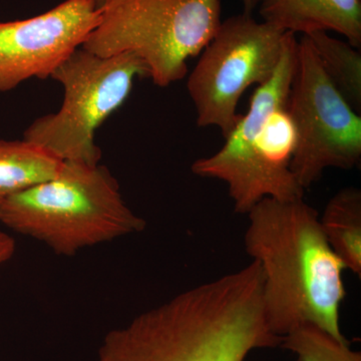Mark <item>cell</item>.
<instances>
[{
	"instance_id": "cell-8",
	"label": "cell",
	"mask_w": 361,
	"mask_h": 361,
	"mask_svg": "<svg viewBox=\"0 0 361 361\" xmlns=\"http://www.w3.org/2000/svg\"><path fill=\"white\" fill-rule=\"evenodd\" d=\"M297 132L291 170L304 190L329 169L353 170L361 161V116L339 94L302 35L287 99Z\"/></svg>"
},
{
	"instance_id": "cell-17",
	"label": "cell",
	"mask_w": 361,
	"mask_h": 361,
	"mask_svg": "<svg viewBox=\"0 0 361 361\" xmlns=\"http://www.w3.org/2000/svg\"><path fill=\"white\" fill-rule=\"evenodd\" d=\"M111 0H94L96 2L97 6L99 7V9L103 8V7L106 6V4L110 2Z\"/></svg>"
},
{
	"instance_id": "cell-2",
	"label": "cell",
	"mask_w": 361,
	"mask_h": 361,
	"mask_svg": "<svg viewBox=\"0 0 361 361\" xmlns=\"http://www.w3.org/2000/svg\"><path fill=\"white\" fill-rule=\"evenodd\" d=\"M247 215L244 244L262 271L271 331L282 338L299 325L312 324L349 342L341 327L346 269L325 238L315 209L303 199L267 198Z\"/></svg>"
},
{
	"instance_id": "cell-14",
	"label": "cell",
	"mask_w": 361,
	"mask_h": 361,
	"mask_svg": "<svg viewBox=\"0 0 361 361\" xmlns=\"http://www.w3.org/2000/svg\"><path fill=\"white\" fill-rule=\"evenodd\" d=\"M280 346L295 353L299 361H361L349 342L337 341L312 324H302L282 337Z\"/></svg>"
},
{
	"instance_id": "cell-12",
	"label": "cell",
	"mask_w": 361,
	"mask_h": 361,
	"mask_svg": "<svg viewBox=\"0 0 361 361\" xmlns=\"http://www.w3.org/2000/svg\"><path fill=\"white\" fill-rule=\"evenodd\" d=\"M320 226L345 269L361 275V192L355 187L337 192L325 206Z\"/></svg>"
},
{
	"instance_id": "cell-16",
	"label": "cell",
	"mask_w": 361,
	"mask_h": 361,
	"mask_svg": "<svg viewBox=\"0 0 361 361\" xmlns=\"http://www.w3.org/2000/svg\"><path fill=\"white\" fill-rule=\"evenodd\" d=\"M243 6V13L252 14L259 6L260 0H240Z\"/></svg>"
},
{
	"instance_id": "cell-1",
	"label": "cell",
	"mask_w": 361,
	"mask_h": 361,
	"mask_svg": "<svg viewBox=\"0 0 361 361\" xmlns=\"http://www.w3.org/2000/svg\"><path fill=\"white\" fill-rule=\"evenodd\" d=\"M281 341L266 322L263 275L251 261L111 330L96 361H245Z\"/></svg>"
},
{
	"instance_id": "cell-4",
	"label": "cell",
	"mask_w": 361,
	"mask_h": 361,
	"mask_svg": "<svg viewBox=\"0 0 361 361\" xmlns=\"http://www.w3.org/2000/svg\"><path fill=\"white\" fill-rule=\"evenodd\" d=\"M0 223L63 256L147 226L125 203L108 168L75 161H63L52 179L0 201Z\"/></svg>"
},
{
	"instance_id": "cell-11",
	"label": "cell",
	"mask_w": 361,
	"mask_h": 361,
	"mask_svg": "<svg viewBox=\"0 0 361 361\" xmlns=\"http://www.w3.org/2000/svg\"><path fill=\"white\" fill-rule=\"evenodd\" d=\"M63 164L35 142L0 140V201L52 179Z\"/></svg>"
},
{
	"instance_id": "cell-5",
	"label": "cell",
	"mask_w": 361,
	"mask_h": 361,
	"mask_svg": "<svg viewBox=\"0 0 361 361\" xmlns=\"http://www.w3.org/2000/svg\"><path fill=\"white\" fill-rule=\"evenodd\" d=\"M82 47L109 56L141 58L154 84L183 80L188 59L199 56L222 23L221 0H111Z\"/></svg>"
},
{
	"instance_id": "cell-15",
	"label": "cell",
	"mask_w": 361,
	"mask_h": 361,
	"mask_svg": "<svg viewBox=\"0 0 361 361\" xmlns=\"http://www.w3.org/2000/svg\"><path fill=\"white\" fill-rule=\"evenodd\" d=\"M16 250V244L13 237L0 230V265L11 260Z\"/></svg>"
},
{
	"instance_id": "cell-7",
	"label": "cell",
	"mask_w": 361,
	"mask_h": 361,
	"mask_svg": "<svg viewBox=\"0 0 361 361\" xmlns=\"http://www.w3.org/2000/svg\"><path fill=\"white\" fill-rule=\"evenodd\" d=\"M288 33L244 13L221 23L188 78L199 127L218 128L224 137L231 132L240 99L274 75Z\"/></svg>"
},
{
	"instance_id": "cell-9",
	"label": "cell",
	"mask_w": 361,
	"mask_h": 361,
	"mask_svg": "<svg viewBox=\"0 0 361 361\" xmlns=\"http://www.w3.org/2000/svg\"><path fill=\"white\" fill-rule=\"evenodd\" d=\"M94 0H66L27 20L0 23V92L52 73L99 25Z\"/></svg>"
},
{
	"instance_id": "cell-13",
	"label": "cell",
	"mask_w": 361,
	"mask_h": 361,
	"mask_svg": "<svg viewBox=\"0 0 361 361\" xmlns=\"http://www.w3.org/2000/svg\"><path fill=\"white\" fill-rule=\"evenodd\" d=\"M320 66L349 106L361 115V54L348 42L326 32L306 35Z\"/></svg>"
},
{
	"instance_id": "cell-10",
	"label": "cell",
	"mask_w": 361,
	"mask_h": 361,
	"mask_svg": "<svg viewBox=\"0 0 361 361\" xmlns=\"http://www.w3.org/2000/svg\"><path fill=\"white\" fill-rule=\"evenodd\" d=\"M262 21L286 32H336L361 47L360 0H260Z\"/></svg>"
},
{
	"instance_id": "cell-3",
	"label": "cell",
	"mask_w": 361,
	"mask_h": 361,
	"mask_svg": "<svg viewBox=\"0 0 361 361\" xmlns=\"http://www.w3.org/2000/svg\"><path fill=\"white\" fill-rule=\"evenodd\" d=\"M295 35L288 33L274 75L257 85L245 115L225 137L219 151L194 161L198 177L222 180L235 212L247 214L263 199L294 201L305 190L291 170L297 132L287 99L297 66Z\"/></svg>"
},
{
	"instance_id": "cell-6",
	"label": "cell",
	"mask_w": 361,
	"mask_h": 361,
	"mask_svg": "<svg viewBox=\"0 0 361 361\" xmlns=\"http://www.w3.org/2000/svg\"><path fill=\"white\" fill-rule=\"evenodd\" d=\"M146 77L148 66L134 54L103 56L78 47L51 75L63 87L61 109L33 121L23 139L61 161L97 165V128L125 104L135 78Z\"/></svg>"
}]
</instances>
